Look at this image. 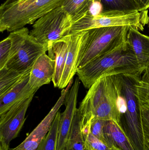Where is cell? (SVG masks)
Masks as SVG:
<instances>
[{"label": "cell", "instance_id": "cell-13", "mask_svg": "<svg viewBox=\"0 0 149 150\" xmlns=\"http://www.w3.org/2000/svg\"><path fill=\"white\" fill-rule=\"evenodd\" d=\"M55 59L46 53L40 55L35 62L29 75V84L31 88L38 90L41 86L52 81L55 73Z\"/></svg>", "mask_w": 149, "mask_h": 150}, {"label": "cell", "instance_id": "cell-22", "mask_svg": "<svg viewBox=\"0 0 149 150\" xmlns=\"http://www.w3.org/2000/svg\"><path fill=\"white\" fill-rule=\"evenodd\" d=\"M60 113L59 111L57 112L50 130L37 150H57Z\"/></svg>", "mask_w": 149, "mask_h": 150}, {"label": "cell", "instance_id": "cell-15", "mask_svg": "<svg viewBox=\"0 0 149 150\" xmlns=\"http://www.w3.org/2000/svg\"><path fill=\"white\" fill-rule=\"evenodd\" d=\"M127 42L131 47L142 73L149 64V36L144 35L135 27L129 26Z\"/></svg>", "mask_w": 149, "mask_h": 150}, {"label": "cell", "instance_id": "cell-33", "mask_svg": "<svg viewBox=\"0 0 149 150\" xmlns=\"http://www.w3.org/2000/svg\"><path fill=\"white\" fill-rule=\"evenodd\" d=\"M148 26H149V18L148 23Z\"/></svg>", "mask_w": 149, "mask_h": 150}, {"label": "cell", "instance_id": "cell-30", "mask_svg": "<svg viewBox=\"0 0 149 150\" xmlns=\"http://www.w3.org/2000/svg\"><path fill=\"white\" fill-rule=\"evenodd\" d=\"M141 80L143 83L149 85V64L143 71Z\"/></svg>", "mask_w": 149, "mask_h": 150}, {"label": "cell", "instance_id": "cell-4", "mask_svg": "<svg viewBox=\"0 0 149 150\" xmlns=\"http://www.w3.org/2000/svg\"><path fill=\"white\" fill-rule=\"evenodd\" d=\"M65 0H6L0 6V31H15L33 24Z\"/></svg>", "mask_w": 149, "mask_h": 150}, {"label": "cell", "instance_id": "cell-11", "mask_svg": "<svg viewBox=\"0 0 149 150\" xmlns=\"http://www.w3.org/2000/svg\"><path fill=\"white\" fill-rule=\"evenodd\" d=\"M87 30L70 33L68 35L67 50L64 68L59 88L64 89L77 74L78 64Z\"/></svg>", "mask_w": 149, "mask_h": 150}, {"label": "cell", "instance_id": "cell-21", "mask_svg": "<svg viewBox=\"0 0 149 150\" xmlns=\"http://www.w3.org/2000/svg\"><path fill=\"white\" fill-rule=\"evenodd\" d=\"M29 73L30 72L21 73L13 71L6 67L0 69V96L12 88Z\"/></svg>", "mask_w": 149, "mask_h": 150}, {"label": "cell", "instance_id": "cell-23", "mask_svg": "<svg viewBox=\"0 0 149 150\" xmlns=\"http://www.w3.org/2000/svg\"><path fill=\"white\" fill-rule=\"evenodd\" d=\"M91 119L83 125V135L87 150H112L108 145L94 136L90 131Z\"/></svg>", "mask_w": 149, "mask_h": 150}, {"label": "cell", "instance_id": "cell-9", "mask_svg": "<svg viewBox=\"0 0 149 150\" xmlns=\"http://www.w3.org/2000/svg\"><path fill=\"white\" fill-rule=\"evenodd\" d=\"M34 94L13 105L0 116V141L8 144L18 136L25 121V114Z\"/></svg>", "mask_w": 149, "mask_h": 150}, {"label": "cell", "instance_id": "cell-6", "mask_svg": "<svg viewBox=\"0 0 149 150\" xmlns=\"http://www.w3.org/2000/svg\"><path fill=\"white\" fill-rule=\"evenodd\" d=\"M129 27L110 26L88 30L78 68L123 45L127 41Z\"/></svg>", "mask_w": 149, "mask_h": 150}, {"label": "cell", "instance_id": "cell-24", "mask_svg": "<svg viewBox=\"0 0 149 150\" xmlns=\"http://www.w3.org/2000/svg\"><path fill=\"white\" fill-rule=\"evenodd\" d=\"M106 121L104 120L91 118L90 131L93 135L107 144L104 132Z\"/></svg>", "mask_w": 149, "mask_h": 150}, {"label": "cell", "instance_id": "cell-8", "mask_svg": "<svg viewBox=\"0 0 149 150\" xmlns=\"http://www.w3.org/2000/svg\"><path fill=\"white\" fill-rule=\"evenodd\" d=\"M149 18L147 10L132 13H100L96 16L87 12L73 22L70 34L95 28L116 26H132L143 31L148 24Z\"/></svg>", "mask_w": 149, "mask_h": 150}, {"label": "cell", "instance_id": "cell-3", "mask_svg": "<svg viewBox=\"0 0 149 150\" xmlns=\"http://www.w3.org/2000/svg\"><path fill=\"white\" fill-rule=\"evenodd\" d=\"M118 94L112 76L101 78L89 89L78 108L84 124L91 118L112 120L119 124Z\"/></svg>", "mask_w": 149, "mask_h": 150}, {"label": "cell", "instance_id": "cell-26", "mask_svg": "<svg viewBox=\"0 0 149 150\" xmlns=\"http://www.w3.org/2000/svg\"><path fill=\"white\" fill-rule=\"evenodd\" d=\"M140 101L141 103L143 134L146 142L149 144V102Z\"/></svg>", "mask_w": 149, "mask_h": 150}, {"label": "cell", "instance_id": "cell-12", "mask_svg": "<svg viewBox=\"0 0 149 150\" xmlns=\"http://www.w3.org/2000/svg\"><path fill=\"white\" fill-rule=\"evenodd\" d=\"M80 81L78 77L76 78L65 98L64 103L66 108L63 113H60L57 150H64L70 134L73 117L77 109Z\"/></svg>", "mask_w": 149, "mask_h": 150}, {"label": "cell", "instance_id": "cell-2", "mask_svg": "<svg viewBox=\"0 0 149 150\" xmlns=\"http://www.w3.org/2000/svg\"><path fill=\"white\" fill-rule=\"evenodd\" d=\"M142 74L134 52L127 41L115 50L79 68L77 71L78 77L87 89L104 77L120 74L141 76Z\"/></svg>", "mask_w": 149, "mask_h": 150}, {"label": "cell", "instance_id": "cell-34", "mask_svg": "<svg viewBox=\"0 0 149 150\" xmlns=\"http://www.w3.org/2000/svg\"><path fill=\"white\" fill-rule=\"evenodd\" d=\"M112 150H117L115 149H112Z\"/></svg>", "mask_w": 149, "mask_h": 150}, {"label": "cell", "instance_id": "cell-32", "mask_svg": "<svg viewBox=\"0 0 149 150\" xmlns=\"http://www.w3.org/2000/svg\"><path fill=\"white\" fill-rule=\"evenodd\" d=\"M145 150H149V144L146 142V148Z\"/></svg>", "mask_w": 149, "mask_h": 150}, {"label": "cell", "instance_id": "cell-7", "mask_svg": "<svg viewBox=\"0 0 149 150\" xmlns=\"http://www.w3.org/2000/svg\"><path fill=\"white\" fill-rule=\"evenodd\" d=\"M72 17L63 5L42 16L32 25L30 34L49 47V56L53 58L52 43L70 34Z\"/></svg>", "mask_w": 149, "mask_h": 150}, {"label": "cell", "instance_id": "cell-20", "mask_svg": "<svg viewBox=\"0 0 149 150\" xmlns=\"http://www.w3.org/2000/svg\"><path fill=\"white\" fill-rule=\"evenodd\" d=\"M94 0H65L63 7L72 17L73 22L85 16Z\"/></svg>", "mask_w": 149, "mask_h": 150}, {"label": "cell", "instance_id": "cell-25", "mask_svg": "<svg viewBox=\"0 0 149 150\" xmlns=\"http://www.w3.org/2000/svg\"><path fill=\"white\" fill-rule=\"evenodd\" d=\"M11 41L8 36L0 43V69L6 66L9 58Z\"/></svg>", "mask_w": 149, "mask_h": 150}, {"label": "cell", "instance_id": "cell-31", "mask_svg": "<svg viewBox=\"0 0 149 150\" xmlns=\"http://www.w3.org/2000/svg\"><path fill=\"white\" fill-rule=\"evenodd\" d=\"M9 144L0 141V150H9Z\"/></svg>", "mask_w": 149, "mask_h": 150}, {"label": "cell", "instance_id": "cell-16", "mask_svg": "<svg viewBox=\"0 0 149 150\" xmlns=\"http://www.w3.org/2000/svg\"><path fill=\"white\" fill-rule=\"evenodd\" d=\"M104 132L107 144L117 150H135L119 124L112 120H106Z\"/></svg>", "mask_w": 149, "mask_h": 150}, {"label": "cell", "instance_id": "cell-10", "mask_svg": "<svg viewBox=\"0 0 149 150\" xmlns=\"http://www.w3.org/2000/svg\"><path fill=\"white\" fill-rule=\"evenodd\" d=\"M73 83V79L66 86L62 89L60 97L49 113L27 136L24 141L15 148L9 150H37L42 141L50 130L57 112L63 105L67 92Z\"/></svg>", "mask_w": 149, "mask_h": 150}, {"label": "cell", "instance_id": "cell-18", "mask_svg": "<svg viewBox=\"0 0 149 150\" xmlns=\"http://www.w3.org/2000/svg\"><path fill=\"white\" fill-rule=\"evenodd\" d=\"M83 125V118L77 108L64 150H87L82 131Z\"/></svg>", "mask_w": 149, "mask_h": 150}, {"label": "cell", "instance_id": "cell-29", "mask_svg": "<svg viewBox=\"0 0 149 150\" xmlns=\"http://www.w3.org/2000/svg\"><path fill=\"white\" fill-rule=\"evenodd\" d=\"M139 5V11H145L149 8V0H135Z\"/></svg>", "mask_w": 149, "mask_h": 150}, {"label": "cell", "instance_id": "cell-1", "mask_svg": "<svg viewBox=\"0 0 149 150\" xmlns=\"http://www.w3.org/2000/svg\"><path fill=\"white\" fill-rule=\"evenodd\" d=\"M118 94L120 116L119 125L131 142L135 150H145L141 103L137 85L140 76L120 74L112 76Z\"/></svg>", "mask_w": 149, "mask_h": 150}, {"label": "cell", "instance_id": "cell-17", "mask_svg": "<svg viewBox=\"0 0 149 150\" xmlns=\"http://www.w3.org/2000/svg\"><path fill=\"white\" fill-rule=\"evenodd\" d=\"M68 35L52 43V52L55 61V73L52 83L55 87L59 86L64 68L67 47Z\"/></svg>", "mask_w": 149, "mask_h": 150}, {"label": "cell", "instance_id": "cell-14", "mask_svg": "<svg viewBox=\"0 0 149 150\" xmlns=\"http://www.w3.org/2000/svg\"><path fill=\"white\" fill-rule=\"evenodd\" d=\"M30 74L0 96V116L4 114L13 105L35 94L38 89H33L29 84Z\"/></svg>", "mask_w": 149, "mask_h": 150}, {"label": "cell", "instance_id": "cell-28", "mask_svg": "<svg viewBox=\"0 0 149 150\" xmlns=\"http://www.w3.org/2000/svg\"><path fill=\"white\" fill-rule=\"evenodd\" d=\"M101 12V6L99 2L94 1L89 8L88 13L92 16H96Z\"/></svg>", "mask_w": 149, "mask_h": 150}, {"label": "cell", "instance_id": "cell-27", "mask_svg": "<svg viewBox=\"0 0 149 150\" xmlns=\"http://www.w3.org/2000/svg\"><path fill=\"white\" fill-rule=\"evenodd\" d=\"M138 95L141 101L149 102V85L140 80L137 85Z\"/></svg>", "mask_w": 149, "mask_h": 150}, {"label": "cell", "instance_id": "cell-5", "mask_svg": "<svg viewBox=\"0 0 149 150\" xmlns=\"http://www.w3.org/2000/svg\"><path fill=\"white\" fill-rule=\"evenodd\" d=\"M8 37L11 46L9 58L6 66L10 70L29 73L37 59L49 50L44 45L32 37L26 27L10 33Z\"/></svg>", "mask_w": 149, "mask_h": 150}, {"label": "cell", "instance_id": "cell-19", "mask_svg": "<svg viewBox=\"0 0 149 150\" xmlns=\"http://www.w3.org/2000/svg\"><path fill=\"white\" fill-rule=\"evenodd\" d=\"M100 3L101 13L120 12L132 13L138 12L139 7L135 0H94Z\"/></svg>", "mask_w": 149, "mask_h": 150}]
</instances>
